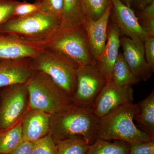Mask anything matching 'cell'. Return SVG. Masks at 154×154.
Returning <instances> with one entry per match:
<instances>
[{
    "instance_id": "1",
    "label": "cell",
    "mask_w": 154,
    "mask_h": 154,
    "mask_svg": "<svg viewBox=\"0 0 154 154\" xmlns=\"http://www.w3.org/2000/svg\"><path fill=\"white\" fill-rule=\"evenodd\" d=\"M99 121L91 106L73 102L51 114L49 134L55 143L79 136L91 145L98 139Z\"/></svg>"
},
{
    "instance_id": "2",
    "label": "cell",
    "mask_w": 154,
    "mask_h": 154,
    "mask_svg": "<svg viewBox=\"0 0 154 154\" xmlns=\"http://www.w3.org/2000/svg\"><path fill=\"white\" fill-rule=\"evenodd\" d=\"M61 18L38 11L21 17H13L0 25V33L24 41L46 43L60 28Z\"/></svg>"
},
{
    "instance_id": "3",
    "label": "cell",
    "mask_w": 154,
    "mask_h": 154,
    "mask_svg": "<svg viewBox=\"0 0 154 154\" xmlns=\"http://www.w3.org/2000/svg\"><path fill=\"white\" fill-rule=\"evenodd\" d=\"M138 110L137 104L128 103L99 118L98 139L124 141L129 144L154 140L139 129L134 122Z\"/></svg>"
},
{
    "instance_id": "4",
    "label": "cell",
    "mask_w": 154,
    "mask_h": 154,
    "mask_svg": "<svg viewBox=\"0 0 154 154\" xmlns=\"http://www.w3.org/2000/svg\"><path fill=\"white\" fill-rule=\"evenodd\" d=\"M25 84L29 92L30 109L52 114L73 103L71 97L42 72L33 69Z\"/></svg>"
},
{
    "instance_id": "5",
    "label": "cell",
    "mask_w": 154,
    "mask_h": 154,
    "mask_svg": "<svg viewBox=\"0 0 154 154\" xmlns=\"http://www.w3.org/2000/svg\"><path fill=\"white\" fill-rule=\"evenodd\" d=\"M30 60L32 69L47 75L72 99L76 88L79 64L60 53L47 48Z\"/></svg>"
},
{
    "instance_id": "6",
    "label": "cell",
    "mask_w": 154,
    "mask_h": 154,
    "mask_svg": "<svg viewBox=\"0 0 154 154\" xmlns=\"http://www.w3.org/2000/svg\"><path fill=\"white\" fill-rule=\"evenodd\" d=\"M29 109V92L26 84L0 88V134L20 124Z\"/></svg>"
},
{
    "instance_id": "7",
    "label": "cell",
    "mask_w": 154,
    "mask_h": 154,
    "mask_svg": "<svg viewBox=\"0 0 154 154\" xmlns=\"http://www.w3.org/2000/svg\"><path fill=\"white\" fill-rule=\"evenodd\" d=\"M46 48L60 53L79 65L94 61L89 52L87 35L82 25L60 28L48 42Z\"/></svg>"
},
{
    "instance_id": "8",
    "label": "cell",
    "mask_w": 154,
    "mask_h": 154,
    "mask_svg": "<svg viewBox=\"0 0 154 154\" xmlns=\"http://www.w3.org/2000/svg\"><path fill=\"white\" fill-rule=\"evenodd\" d=\"M106 82L107 80L96 62L79 65L76 88L72 101L78 105L92 107Z\"/></svg>"
},
{
    "instance_id": "9",
    "label": "cell",
    "mask_w": 154,
    "mask_h": 154,
    "mask_svg": "<svg viewBox=\"0 0 154 154\" xmlns=\"http://www.w3.org/2000/svg\"><path fill=\"white\" fill-rule=\"evenodd\" d=\"M133 101L132 86L118 87L112 81H107L97 96L92 109L99 118L103 117L116 108Z\"/></svg>"
},
{
    "instance_id": "10",
    "label": "cell",
    "mask_w": 154,
    "mask_h": 154,
    "mask_svg": "<svg viewBox=\"0 0 154 154\" xmlns=\"http://www.w3.org/2000/svg\"><path fill=\"white\" fill-rule=\"evenodd\" d=\"M114 23L122 33L137 43L144 45L148 35L130 7L120 0H111Z\"/></svg>"
},
{
    "instance_id": "11",
    "label": "cell",
    "mask_w": 154,
    "mask_h": 154,
    "mask_svg": "<svg viewBox=\"0 0 154 154\" xmlns=\"http://www.w3.org/2000/svg\"><path fill=\"white\" fill-rule=\"evenodd\" d=\"M112 5L97 20L85 18L82 26L85 30L89 52L94 61L97 62L107 42L108 25Z\"/></svg>"
},
{
    "instance_id": "12",
    "label": "cell",
    "mask_w": 154,
    "mask_h": 154,
    "mask_svg": "<svg viewBox=\"0 0 154 154\" xmlns=\"http://www.w3.org/2000/svg\"><path fill=\"white\" fill-rule=\"evenodd\" d=\"M46 44L24 41L0 33V61L33 58L46 48Z\"/></svg>"
},
{
    "instance_id": "13",
    "label": "cell",
    "mask_w": 154,
    "mask_h": 154,
    "mask_svg": "<svg viewBox=\"0 0 154 154\" xmlns=\"http://www.w3.org/2000/svg\"><path fill=\"white\" fill-rule=\"evenodd\" d=\"M122 53L133 74L139 81H146L152 75L154 69L146 62L144 51V45L137 43L128 37L120 38Z\"/></svg>"
},
{
    "instance_id": "14",
    "label": "cell",
    "mask_w": 154,
    "mask_h": 154,
    "mask_svg": "<svg viewBox=\"0 0 154 154\" xmlns=\"http://www.w3.org/2000/svg\"><path fill=\"white\" fill-rule=\"evenodd\" d=\"M51 115L42 110L29 109L21 122L23 141L33 142L49 134Z\"/></svg>"
},
{
    "instance_id": "15",
    "label": "cell",
    "mask_w": 154,
    "mask_h": 154,
    "mask_svg": "<svg viewBox=\"0 0 154 154\" xmlns=\"http://www.w3.org/2000/svg\"><path fill=\"white\" fill-rule=\"evenodd\" d=\"M32 69L30 58L0 61V88L25 84Z\"/></svg>"
},
{
    "instance_id": "16",
    "label": "cell",
    "mask_w": 154,
    "mask_h": 154,
    "mask_svg": "<svg viewBox=\"0 0 154 154\" xmlns=\"http://www.w3.org/2000/svg\"><path fill=\"white\" fill-rule=\"evenodd\" d=\"M120 34L119 29L113 23L108 30L105 48L96 62L107 82L112 79L113 66L119 54Z\"/></svg>"
},
{
    "instance_id": "17",
    "label": "cell",
    "mask_w": 154,
    "mask_h": 154,
    "mask_svg": "<svg viewBox=\"0 0 154 154\" xmlns=\"http://www.w3.org/2000/svg\"><path fill=\"white\" fill-rule=\"evenodd\" d=\"M138 110L135 115L141 130L154 137V91L146 99L137 103Z\"/></svg>"
},
{
    "instance_id": "18",
    "label": "cell",
    "mask_w": 154,
    "mask_h": 154,
    "mask_svg": "<svg viewBox=\"0 0 154 154\" xmlns=\"http://www.w3.org/2000/svg\"><path fill=\"white\" fill-rule=\"evenodd\" d=\"M63 10L61 17L60 28L82 25L85 21L80 0H63Z\"/></svg>"
},
{
    "instance_id": "19",
    "label": "cell",
    "mask_w": 154,
    "mask_h": 154,
    "mask_svg": "<svg viewBox=\"0 0 154 154\" xmlns=\"http://www.w3.org/2000/svg\"><path fill=\"white\" fill-rule=\"evenodd\" d=\"M111 81L118 87L132 86L139 82L133 74L121 52L113 66Z\"/></svg>"
},
{
    "instance_id": "20",
    "label": "cell",
    "mask_w": 154,
    "mask_h": 154,
    "mask_svg": "<svg viewBox=\"0 0 154 154\" xmlns=\"http://www.w3.org/2000/svg\"><path fill=\"white\" fill-rule=\"evenodd\" d=\"M130 144L122 140L97 139L90 146L87 154H129Z\"/></svg>"
},
{
    "instance_id": "21",
    "label": "cell",
    "mask_w": 154,
    "mask_h": 154,
    "mask_svg": "<svg viewBox=\"0 0 154 154\" xmlns=\"http://www.w3.org/2000/svg\"><path fill=\"white\" fill-rule=\"evenodd\" d=\"M57 154H87L91 145L79 136L55 143Z\"/></svg>"
},
{
    "instance_id": "22",
    "label": "cell",
    "mask_w": 154,
    "mask_h": 154,
    "mask_svg": "<svg viewBox=\"0 0 154 154\" xmlns=\"http://www.w3.org/2000/svg\"><path fill=\"white\" fill-rule=\"evenodd\" d=\"M23 141L21 123L0 134V154H9Z\"/></svg>"
},
{
    "instance_id": "23",
    "label": "cell",
    "mask_w": 154,
    "mask_h": 154,
    "mask_svg": "<svg viewBox=\"0 0 154 154\" xmlns=\"http://www.w3.org/2000/svg\"><path fill=\"white\" fill-rule=\"evenodd\" d=\"M85 18L97 20L112 5L111 0H80Z\"/></svg>"
},
{
    "instance_id": "24",
    "label": "cell",
    "mask_w": 154,
    "mask_h": 154,
    "mask_svg": "<svg viewBox=\"0 0 154 154\" xmlns=\"http://www.w3.org/2000/svg\"><path fill=\"white\" fill-rule=\"evenodd\" d=\"M32 154H57L56 145L49 134L32 142Z\"/></svg>"
},
{
    "instance_id": "25",
    "label": "cell",
    "mask_w": 154,
    "mask_h": 154,
    "mask_svg": "<svg viewBox=\"0 0 154 154\" xmlns=\"http://www.w3.org/2000/svg\"><path fill=\"white\" fill-rule=\"evenodd\" d=\"M140 17L142 27L150 37H154V1L142 9Z\"/></svg>"
},
{
    "instance_id": "26",
    "label": "cell",
    "mask_w": 154,
    "mask_h": 154,
    "mask_svg": "<svg viewBox=\"0 0 154 154\" xmlns=\"http://www.w3.org/2000/svg\"><path fill=\"white\" fill-rule=\"evenodd\" d=\"M41 12L51 13L61 17L63 0H36L35 2Z\"/></svg>"
},
{
    "instance_id": "27",
    "label": "cell",
    "mask_w": 154,
    "mask_h": 154,
    "mask_svg": "<svg viewBox=\"0 0 154 154\" xmlns=\"http://www.w3.org/2000/svg\"><path fill=\"white\" fill-rule=\"evenodd\" d=\"M19 2L17 0H0V25L13 17L14 9Z\"/></svg>"
},
{
    "instance_id": "28",
    "label": "cell",
    "mask_w": 154,
    "mask_h": 154,
    "mask_svg": "<svg viewBox=\"0 0 154 154\" xmlns=\"http://www.w3.org/2000/svg\"><path fill=\"white\" fill-rule=\"evenodd\" d=\"M129 154H154V140L130 144Z\"/></svg>"
},
{
    "instance_id": "29",
    "label": "cell",
    "mask_w": 154,
    "mask_h": 154,
    "mask_svg": "<svg viewBox=\"0 0 154 154\" xmlns=\"http://www.w3.org/2000/svg\"><path fill=\"white\" fill-rule=\"evenodd\" d=\"M39 11L35 3H28L25 1L19 2L14 9L13 17H25Z\"/></svg>"
},
{
    "instance_id": "30",
    "label": "cell",
    "mask_w": 154,
    "mask_h": 154,
    "mask_svg": "<svg viewBox=\"0 0 154 154\" xmlns=\"http://www.w3.org/2000/svg\"><path fill=\"white\" fill-rule=\"evenodd\" d=\"M144 51L146 62L154 69V37L149 36L144 43Z\"/></svg>"
},
{
    "instance_id": "31",
    "label": "cell",
    "mask_w": 154,
    "mask_h": 154,
    "mask_svg": "<svg viewBox=\"0 0 154 154\" xmlns=\"http://www.w3.org/2000/svg\"><path fill=\"white\" fill-rule=\"evenodd\" d=\"M32 142L23 141L9 154H32Z\"/></svg>"
},
{
    "instance_id": "32",
    "label": "cell",
    "mask_w": 154,
    "mask_h": 154,
    "mask_svg": "<svg viewBox=\"0 0 154 154\" xmlns=\"http://www.w3.org/2000/svg\"><path fill=\"white\" fill-rule=\"evenodd\" d=\"M153 1L154 0H134V2L138 8L143 9Z\"/></svg>"
},
{
    "instance_id": "33",
    "label": "cell",
    "mask_w": 154,
    "mask_h": 154,
    "mask_svg": "<svg viewBox=\"0 0 154 154\" xmlns=\"http://www.w3.org/2000/svg\"><path fill=\"white\" fill-rule=\"evenodd\" d=\"M122 3L125 4L126 5L130 7L134 3V0H120Z\"/></svg>"
}]
</instances>
